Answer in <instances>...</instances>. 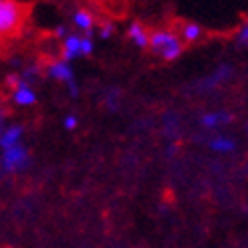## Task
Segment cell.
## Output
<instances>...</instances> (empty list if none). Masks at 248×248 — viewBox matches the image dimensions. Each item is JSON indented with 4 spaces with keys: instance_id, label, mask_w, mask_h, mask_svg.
<instances>
[{
    "instance_id": "e0dca14e",
    "label": "cell",
    "mask_w": 248,
    "mask_h": 248,
    "mask_svg": "<svg viewBox=\"0 0 248 248\" xmlns=\"http://www.w3.org/2000/svg\"><path fill=\"white\" fill-rule=\"evenodd\" d=\"M95 53V34H81V57H91Z\"/></svg>"
},
{
    "instance_id": "ba28073f",
    "label": "cell",
    "mask_w": 248,
    "mask_h": 248,
    "mask_svg": "<svg viewBox=\"0 0 248 248\" xmlns=\"http://www.w3.org/2000/svg\"><path fill=\"white\" fill-rule=\"evenodd\" d=\"M10 99L16 107H32V105H36V101H39V95H36L34 87L31 83L22 81L16 89H12Z\"/></svg>"
},
{
    "instance_id": "5b68a950",
    "label": "cell",
    "mask_w": 248,
    "mask_h": 248,
    "mask_svg": "<svg viewBox=\"0 0 248 248\" xmlns=\"http://www.w3.org/2000/svg\"><path fill=\"white\" fill-rule=\"evenodd\" d=\"M234 121V113L228 109H214V111H208L200 117V125L208 131H216V129H222L230 125Z\"/></svg>"
},
{
    "instance_id": "7c38bea8",
    "label": "cell",
    "mask_w": 248,
    "mask_h": 248,
    "mask_svg": "<svg viewBox=\"0 0 248 248\" xmlns=\"http://www.w3.org/2000/svg\"><path fill=\"white\" fill-rule=\"evenodd\" d=\"M208 147L212 150L214 154H234L238 150V141L230 138V135L224 133H216L208 140Z\"/></svg>"
},
{
    "instance_id": "ffe728a7",
    "label": "cell",
    "mask_w": 248,
    "mask_h": 248,
    "mask_svg": "<svg viewBox=\"0 0 248 248\" xmlns=\"http://www.w3.org/2000/svg\"><path fill=\"white\" fill-rule=\"evenodd\" d=\"M63 127H65L67 131H75V129L79 127V119H77V115H73V113L65 115V119H63Z\"/></svg>"
},
{
    "instance_id": "5bb4252c",
    "label": "cell",
    "mask_w": 248,
    "mask_h": 248,
    "mask_svg": "<svg viewBox=\"0 0 248 248\" xmlns=\"http://www.w3.org/2000/svg\"><path fill=\"white\" fill-rule=\"evenodd\" d=\"M121 91L117 89V87H109V89H105V93H103V99H101V103L105 105V109L109 111V113H115V111H119V107H121Z\"/></svg>"
},
{
    "instance_id": "2e32d148",
    "label": "cell",
    "mask_w": 248,
    "mask_h": 248,
    "mask_svg": "<svg viewBox=\"0 0 248 248\" xmlns=\"http://www.w3.org/2000/svg\"><path fill=\"white\" fill-rule=\"evenodd\" d=\"M234 45H236L238 48H244V51H248V18L240 24L236 34H234Z\"/></svg>"
},
{
    "instance_id": "30bf717a",
    "label": "cell",
    "mask_w": 248,
    "mask_h": 248,
    "mask_svg": "<svg viewBox=\"0 0 248 248\" xmlns=\"http://www.w3.org/2000/svg\"><path fill=\"white\" fill-rule=\"evenodd\" d=\"M178 34H180V39L186 43V46L188 45H196V43H200L204 39V27L202 24H198V22H192V20H186L180 24V29H178Z\"/></svg>"
},
{
    "instance_id": "44dd1931",
    "label": "cell",
    "mask_w": 248,
    "mask_h": 248,
    "mask_svg": "<svg viewBox=\"0 0 248 248\" xmlns=\"http://www.w3.org/2000/svg\"><path fill=\"white\" fill-rule=\"evenodd\" d=\"M67 93L73 97V99H77L79 95H81V87H79V83H77V79L75 81H71L69 85H67Z\"/></svg>"
},
{
    "instance_id": "8992f818",
    "label": "cell",
    "mask_w": 248,
    "mask_h": 248,
    "mask_svg": "<svg viewBox=\"0 0 248 248\" xmlns=\"http://www.w3.org/2000/svg\"><path fill=\"white\" fill-rule=\"evenodd\" d=\"M45 73H46L48 79L59 81V83H65V85H69L71 81H75V69H73L71 63H67V61H63V59L48 63L46 69H45Z\"/></svg>"
},
{
    "instance_id": "484cf974",
    "label": "cell",
    "mask_w": 248,
    "mask_h": 248,
    "mask_svg": "<svg viewBox=\"0 0 248 248\" xmlns=\"http://www.w3.org/2000/svg\"><path fill=\"white\" fill-rule=\"evenodd\" d=\"M0 2H2V0H0Z\"/></svg>"
},
{
    "instance_id": "9c48e42d",
    "label": "cell",
    "mask_w": 248,
    "mask_h": 248,
    "mask_svg": "<svg viewBox=\"0 0 248 248\" xmlns=\"http://www.w3.org/2000/svg\"><path fill=\"white\" fill-rule=\"evenodd\" d=\"M61 59L73 65V61L83 59L81 57V34L71 32L65 41H61Z\"/></svg>"
},
{
    "instance_id": "4fadbf2b",
    "label": "cell",
    "mask_w": 248,
    "mask_h": 248,
    "mask_svg": "<svg viewBox=\"0 0 248 248\" xmlns=\"http://www.w3.org/2000/svg\"><path fill=\"white\" fill-rule=\"evenodd\" d=\"M24 138V127L22 125H6V129L0 135V150H10L15 145H20Z\"/></svg>"
},
{
    "instance_id": "52a82bcc",
    "label": "cell",
    "mask_w": 248,
    "mask_h": 248,
    "mask_svg": "<svg viewBox=\"0 0 248 248\" xmlns=\"http://www.w3.org/2000/svg\"><path fill=\"white\" fill-rule=\"evenodd\" d=\"M150 34L152 32L147 31L145 24L140 20H131L127 31H125L127 41L133 43V46H138L140 51H147V48H150Z\"/></svg>"
},
{
    "instance_id": "ac0fdd59",
    "label": "cell",
    "mask_w": 248,
    "mask_h": 248,
    "mask_svg": "<svg viewBox=\"0 0 248 248\" xmlns=\"http://www.w3.org/2000/svg\"><path fill=\"white\" fill-rule=\"evenodd\" d=\"M115 31H117V27H115V22H111V20H107V22H103L101 27H99V31H97V34H99V39L101 41H109L111 36L115 34Z\"/></svg>"
},
{
    "instance_id": "cb8c5ba5",
    "label": "cell",
    "mask_w": 248,
    "mask_h": 248,
    "mask_svg": "<svg viewBox=\"0 0 248 248\" xmlns=\"http://www.w3.org/2000/svg\"><path fill=\"white\" fill-rule=\"evenodd\" d=\"M246 135H248V121H246Z\"/></svg>"
},
{
    "instance_id": "603a6c76",
    "label": "cell",
    "mask_w": 248,
    "mask_h": 248,
    "mask_svg": "<svg viewBox=\"0 0 248 248\" xmlns=\"http://www.w3.org/2000/svg\"><path fill=\"white\" fill-rule=\"evenodd\" d=\"M244 212H246V218H248V206H246V208H244Z\"/></svg>"
},
{
    "instance_id": "3957f363",
    "label": "cell",
    "mask_w": 248,
    "mask_h": 248,
    "mask_svg": "<svg viewBox=\"0 0 248 248\" xmlns=\"http://www.w3.org/2000/svg\"><path fill=\"white\" fill-rule=\"evenodd\" d=\"M29 166H31V150L24 143L2 152L0 168H2L4 173H18L22 170H27Z\"/></svg>"
},
{
    "instance_id": "277c9868",
    "label": "cell",
    "mask_w": 248,
    "mask_h": 248,
    "mask_svg": "<svg viewBox=\"0 0 248 248\" xmlns=\"http://www.w3.org/2000/svg\"><path fill=\"white\" fill-rule=\"evenodd\" d=\"M232 75H234V67L230 65V63H222V65H218L210 75H206V77H202V79H198L196 83H194V89L198 91V93H212V91H216L218 87H222L224 83H228L230 79H232Z\"/></svg>"
},
{
    "instance_id": "8fae6325",
    "label": "cell",
    "mask_w": 248,
    "mask_h": 248,
    "mask_svg": "<svg viewBox=\"0 0 248 248\" xmlns=\"http://www.w3.org/2000/svg\"><path fill=\"white\" fill-rule=\"evenodd\" d=\"M71 22L79 31V34H95V16L87 8H77L73 12Z\"/></svg>"
},
{
    "instance_id": "9a60e30c",
    "label": "cell",
    "mask_w": 248,
    "mask_h": 248,
    "mask_svg": "<svg viewBox=\"0 0 248 248\" xmlns=\"http://www.w3.org/2000/svg\"><path fill=\"white\" fill-rule=\"evenodd\" d=\"M18 73H20L22 81H27V83L34 85V81H36V79H41L43 69H41L39 65H36V63H24V65H22V69H20Z\"/></svg>"
},
{
    "instance_id": "d6986e66",
    "label": "cell",
    "mask_w": 248,
    "mask_h": 248,
    "mask_svg": "<svg viewBox=\"0 0 248 248\" xmlns=\"http://www.w3.org/2000/svg\"><path fill=\"white\" fill-rule=\"evenodd\" d=\"M71 32H73V31L69 29V24H67V22H63V24H57V27L53 29V36H55V39H59V41H65Z\"/></svg>"
},
{
    "instance_id": "7402d4cb",
    "label": "cell",
    "mask_w": 248,
    "mask_h": 248,
    "mask_svg": "<svg viewBox=\"0 0 248 248\" xmlns=\"http://www.w3.org/2000/svg\"><path fill=\"white\" fill-rule=\"evenodd\" d=\"M6 129V125H4V119L2 117H0V135H2V131Z\"/></svg>"
},
{
    "instance_id": "7a4b0ae2",
    "label": "cell",
    "mask_w": 248,
    "mask_h": 248,
    "mask_svg": "<svg viewBox=\"0 0 248 248\" xmlns=\"http://www.w3.org/2000/svg\"><path fill=\"white\" fill-rule=\"evenodd\" d=\"M24 20V6L18 0H2L0 2V36L15 32Z\"/></svg>"
},
{
    "instance_id": "6da1fadb",
    "label": "cell",
    "mask_w": 248,
    "mask_h": 248,
    "mask_svg": "<svg viewBox=\"0 0 248 248\" xmlns=\"http://www.w3.org/2000/svg\"><path fill=\"white\" fill-rule=\"evenodd\" d=\"M154 57L173 63V61L182 59L186 53V43L180 39V34L171 29H159L150 34V48H147Z\"/></svg>"
},
{
    "instance_id": "d4e9b609",
    "label": "cell",
    "mask_w": 248,
    "mask_h": 248,
    "mask_svg": "<svg viewBox=\"0 0 248 248\" xmlns=\"http://www.w3.org/2000/svg\"><path fill=\"white\" fill-rule=\"evenodd\" d=\"M0 159H2V154H0Z\"/></svg>"
}]
</instances>
